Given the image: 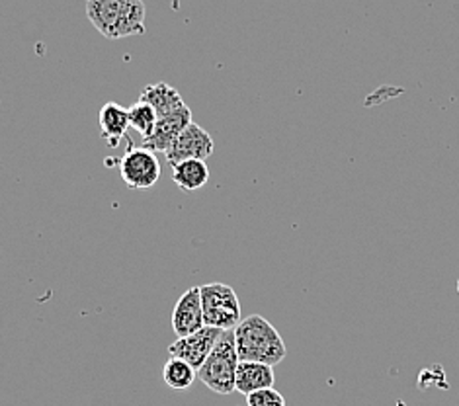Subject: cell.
Returning a JSON list of instances; mask_svg holds the SVG:
<instances>
[{"label": "cell", "instance_id": "10", "mask_svg": "<svg viewBox=\"0 0 459 406\" xmlns=\"http://www.w3.org/2000/svg\"><path fill=\"white\" fill-rule=\"evenodd\" d=\"M274 367L258 361H238L237 377H235V391L240 394H250L262 389L274 387Z\"/></svg>", "mask_w": 459, "mask_h": 406}, {"label": "cell", "instance_id": "12", "mask_svg": "<svg viewBox=\"0 0 459 406\" xmlns=\"http://www.w3.org/2000/svg\"><path fill=\"white\" fill-rule=\"evenodd\" d=\"M98 122H100V131L104 141L108 143V147L116 149L129 129V114L124 106L108 102L100 108Z\"/></svg>", "mask_w": 459, "mask_h": 406}, {"label": "cell", "instance_id": "14", "mask_svg": "<svg viewBox=\"0 0 459 406\" xmlns=\"http://www.w3.org/2000/svg\"><path fill=\"white\" fill-rule=\"evenodd\" d=\"M162 379H165L167 387L172 391H188L194 381L198 379V371H195L190 364H186L184 359L170 358L167 359L165 369H162Z\"/></svg>", "mask_w": 459, "mask_h": 406}, {"label": "cell", "instance_id": "1", "mask_svg": "<svg viewBox=\"0 0 459 406\" xmlns=\"http://www.w3.org/2000/svg\"><path fill=\"white\" fill-rule=\"evenodd\" d=\"M143 0H86V16L106 39L145 34Z\"/></svg>", "mask_w": 459, "mask_h": 406}, {"label": "cell", "instance_id": "9", "mask_svg": "<svg viewBox=\"0 0 459 406\" xmlns=\"http://www.w3.org/2000/svg\"><path fill=\"white\" fill-rule=\"evenodd\" d=\"M204 324V309H202V295L200 288H190L182 293L172 309V331L178 338L190 336L202 331Z\"/></svg>", "mask_w": 459, "mask_h": 406}, {"label": "cell", "instance_id": "15", "mask_svg": "<svg viewBox=\"0 0 459 406\" xmlns=\"http://www.w3.org/2000/svg\"><path fill=\"white\" fill-rule=\"evenodd\" d=\"M129 114V127L135 129L141 137H149L152 134V129L157 125V112L152 109L149 104L137 100L134 106L127 108Z\"/></svg>", "mask_w": 459, "mask_h": 406}, {"label": "cell", "instance_id": "6", "mask_svg": "<svg viewBox=\"0 0 459 406\" xmlns=\"http://www.w3.org/2000/svg\"><path fill=\"white\" fill-rule=\"evenodd\" d=\"M221 333L223 331H220V328L204 326L202 331L194 333L190 336L178 338L177 342H172L169 346V354L170 358L184 359L186 364H190L195 371H198L204 366V361L213 352V348L217 344V340H220Z\"/></svg>", "mask_w": 459, "mask_h": 406}, {"label": "cell", "instance_id": "8", "mask_svg": "<svg viewBox=\"0 0 459 406\" xmlns=\"http://www.w3.org/2000/svg\"><path fill=\"white\" fill-rule=\"evenodd\" d=\"M192 124V112L190 108L186 106L178 112H174L170 116L159 117L157 125L152 129V134L143 139V149L152 151V152H167L177 139L182 135V131Z\"/></svg>", "mask_w": 459, "mask_h": 406}, {"label": "cell", "instance_id": "7", "mask_svg": "<svg viewBox=\"0 0 459 406\" xmlns=\"http://www.w3.org/2000/svg\"><path fill=\"white\" fill-rule=\"evenodd\" d=\"M213 137L202 125L192 122L165 155L170 167H174L182 160H207L213 155Z\"/></svg>", "mask_w": 459, "mask_h": 406}, {"label": "cell", "instance_id": "11", "mask_svg": "<svg viewBox=\"0 0 459 406\" xmlns=\"http://www.w3.org/2000/svg\"><path fill=\"white\" fill-rule=\"evenodd\" d=\"M139 100L149 104L152 109H155L159 117L170 116L178 109L186 108L180 92L174 89V86L167 82H157V84H149L139 94Z\"/></svg>", "mask_w": 459, "mask_h": 406}, {"label": "cell", "instance_id": "5", "mask_svg": "<svg viewBox=\"0 0 459 406\" xmlns=\"http://www.w3.org/2000/svg\"><path fill=\"white\" fill-rule=\"evenodd\" d=\"M119 174L131 190H151L160 178V162L157 152L143 147L129 149L119 160Z\"/></svg>", "mask_w": 459, "mask_h": 406}, {"label": "cell", "instance_id": "4", "mask_svg": "<svg viewBox=\"0 0 459 406\" xmlns=\"http://www.w3.org/2000/svg\"><path fill=\"white\" fill-rule=\"evenodd\" d=\"M204 324L220 331H233L240 323V303L235 289L227 283H205L200 288Z\"/></svg>", "mask_w": 459, "mask_h": 406}, {"label": "cell", "instance_id": "13", "mask_svg": "<svg viewBox=\"0 0 459 406\" xmlns=\"http://www.w3.org/2000/svg\"><path fill=\"white\" fill-rule=\"evenodd\" d=\"M172 180L182 192H195L210 180L205 160H182L172 167Z\"/></svg>", "mask_w": 459, "mask_h": 406}, {"label": "cell", "instance_id": "2", "mask_svg": "<svg viewBox=\"0 0 459 406\" xmlns=\"http://www.w3.org/2000/svg\"><path fill=\"white\" fill-rule=\"evenodd\" d=\"M235 344L240 361H258L272 367L278 366L288 354L283 338L274 324L260 315H250L238 323L235 328Z\"/></svg>", "mask_w": 459, "mask_h": 406}, {"label": "cell", "instance_id": "16", "mask_svg": "<svg viewBox=\"0 0 459 406\" xmlns=\"http://www.w3.org/2000/svg\"><path fill=\"white\" fill-rule=\"evenodd\" d=\"M247 406H286V399L274 387L247 394Z\"/></svg>", "mask_w": 459, "mask_h": 406}, {"label": "cell", "instance_id": "3", "mask_svg": "<svg viewBox=\"0 0 459 406\" xmlns=\"http://www.w3.org/2000/svg\"><path fill=\"white\" fill-rule=\"evenodd\" d=\"M238 354L235 344V328L223 331L213 352L198 369V379L217 394H231L235 391V377L238 367Z\"/></svg>", "mask_w": 459, "mask_h": 406}]
</instances>
